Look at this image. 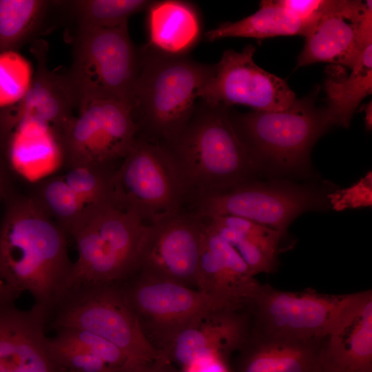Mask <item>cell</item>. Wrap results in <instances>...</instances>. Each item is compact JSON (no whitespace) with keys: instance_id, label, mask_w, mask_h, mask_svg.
<instances>
[{"instance_id":"cell-1","label":"cell","mask_w":372,"mask_h":372,"mask_svg":"<svg viewBox=\"0 0 372 372\" xmlns=\"http://www.w3.org/2000/svg\"><path fill=\"white\" fill-rule=\"evenodd\" d=\"M72 264L67 234L32 196L12 199L0 226V280L29 293L49 320Z\"/></svg>"},{"instance_id":"cell-2","label":"cell","mask_w":372,"mask_h":372,"mask_svg":"<svg viewBox=\"0 0 372 372\" xmlns=\"http://www.w3.org/2000/svg\"><path fill=\"white\" fill-rule=\"evenodd\" d=\"M162 146L174 161L191 196L232 187L251 180L258 171L228 107L202 102L178 136Z\"/></svg>"},{"instance_id":"cell-3","label":"cell","mask_w":372,"mask_h":372,"mask_svg":"<svg viewBox=\"0 0 372 372\" xmlns=\"http://www.w3.org/2000/svg\"><path fill=\"white\" fill-rule=\"evenodd\" d=\"M132 95V112L139 137L165 145L191 119L196 101L214 65L187 56H168L145 46Z\"/></svg>"},{"instance_id":"cell-4","label":"cell","mask_w":372,"mask_h":372,"mask_svg":"<svg viewBox=\"0 0 372 372\" xmlns=\"http://www.w3.org/2000/svg\"><path fill=\"white\" fill-rule=\"evenodd\" d=\"M147 228L134 213L114 204L87 208L71 236L77 258L61 296L80 286L121 283L133 275L138 267Z\"/></svg>"},{"instance_id":"cell-5","label":"cell","mask_w":372,"mask_h":372,"mask_svg":"<svg viewBox=\"0 0 372 372\" xmlns=\"http://www.w3.org/2000/svg\"><path fill=\"white\" fill-rule=\"evenodd\" d=\"M318 89L282 111L231 114L233 125L258 170L296 172L308 166L315 142L332 125L325 107H317Z\"/></svg>"},{"instance_id":"cell-6","label":"cell","mask_w":372,"mask_h":372,"mask_svg":"<svg viewBox=\"0 0 372 372\" xmlns=\"http://www.w3.org/2000/svg\"><path fill=\"white\" fill-rule=\"evenodd\" d=\"M140 63V51L131 41L127 23L111 28L75 30L72 63L63 76L77 109L97 99L122 101L132 108Z\"/></svg>"},{"instance_id":"cell-7","label":"cell","mask_w":372,"mask_h":372,"mask_svg":"<svg viewBox=\"0 0 372 372\" xmlns=\"http://www.w3.org/2000/svg\"><path fill=\"white\" fill-rule=\"evenodd\" d=\"M371 290L333 295L260 285L247 307L251 329L270 337L323 340L354 313Z\"/></svg>"},{"instance_id":"cell-8","label":"cell","mask_w":372,"mask_h":372,"mask_svg":"<svg viewBox=\"0 0 372 372\" xmlns=\"http://www.w3.org/2000/svg\"><path fill=\"white\" fill-rule=\"evenodd\" d=\"M112 187L114 205L147 225L181 211L189 195L166 148L139 136L115 169Z\"/></svg>"},{"instance_id":"cell-9","label":"cell","mask_w":372,"mask_h":372,"mask_svg":"<svg viewBox=\"0 0 372 372\" xmlns=\"http://www.w3.org/2000/svg\"><path fill=\"white\" fill-rule=\"evenodd\" d=\"M87 331L110 342L133 361L161 360L144 336L121 283L80 286L65 291L48 324Z\"/></svg>"},{"instance_id":"cell-10","label":"cell","mask_w":372,"mask_h":372,"mask_svg":"<svg viewBox=\"0 0 372 372\" xmlns=\"http://www.w3.org/2000/svg\"><path fill=\"white\" fill-rule=\"evenodd\" d=\"M193 202L194 213L204 218L241 217L282 234L301 213L324 209L329 205L327 195L313 186L252 179L226 189L194 195Z\"/></svg>"},{"instance_id":"cell-11","label":"cell","mask_w":372,"mask_h":372,"mask_svg":"<svg viewBox=\"0 0 372 372\" xmlns=\"http://www.w3.org/2000/svg\"><path fill=\"white\" fill-rule=\"evenodd\" d=\"M138 127L132 108L112 99L92 101L66 125L59 138L67 167L99 164L114 167L133 148Z\"/></svg>"},{"instance_id":"cell-12","label":"cell","mask_w":372,"mask_h":372,"mask_svg":"<svg viewBox=\"0 0 372 372\" xmlns=\"http://www.w3.org/2000/svg\"><path fill=\"white\" fill-rule=\"evenodd\" d=\"M121 285L144 336L161 358L174 336L197 317L225 309L201 291L138 271Z\"/></svg>"},{"instance_id":"cell-13","label":"cell","mask_w":372,"mask_h":372,"mask_svg":"<svg viewBox=\"0 0 372 372\" xmlns=\"http://www.w3.org/2000/svg\"><path fill=\"white\" fill-rule=\"evenodd\" d=\"M256 48L227 50L203 86L199 99L213 106L244 105L258 111H282L296 99L287 82L263 70L254 61Z\"/></svg>"},{"instance_id":"cell-14","label":"cell","mask_w":372,"mask_h":372,"mask_svg":"<svg viewBox=\"0 0 372 372\" xmlns=\"http://www.w3.org/2000/svg\"><path fill=\"white\" fill-rule=\"evenodd\" d=\"M204 218L183 213L147 225L136 271L196 289Z\"/></svg>"},{"instance_id":"cell-15","label":"cell","mask_w":372,"mask_h":372,"mask_svg":"<svg viewBox=\"0 0 372 372\" xmlns=\"http://www.w3.org/2000/svg\"><path fill=\"white\" fill-rule=\"evenodd\" d=\"M304 37L298 68L327 62L352 69L372 44L371 1L336 0Z\"/></svg>"},{"instance_id":"cell-16","label":"cell","mask_w":372,"mask_h":372,"mask_svg":"<svg viewBox=\"0 0 372 372\" xmlns=\"http://www.w3.org/2000/svg\"><path fill=\"white\" fill-rule=\"evenodd\" d=\"M260 284L236 249L205 221L196 289L225 309H247Z\"/></svg>"},{"instance_id":"cell-17","label":"cell","mask_w":372,"mask_h":372,"mask_svg":"<svg viewBox=\"0 0 372 372\" xmlns=\"http://www.w3.org/2000/svg\"><path fill=\"white\" fill-rule=\"evenodd\" d=\"M250 329L251 318L247 309L208 311L174 336L162 360L181 368L207 353H218L229 360L246 340Z\"/></svg>"},{"instance_id":"cell-18","label":"cell","mask_w":372,"mask_h":372,"mask_svg":"<svg viewBox=\"0 0 372 372\" xmlns=\"http://www.w3.org/2000/svg\"><path fill=\"white\" fill-rule=\"evenodd\" d=\"M48 318L39 306L0 304V372H54L48 351Z\"/></svg>"},{"instance_id":"cell-19","label":"cell","mask_w":372,"mask_h":372,"mask_svg":"<svg viewBox=\"0 0 372 372\" xmlns=\"http://www.w3.org/2000/svg\"><path fill=\"white\" fill-rule=\"evenodd\" d=\"M37 60L34 79L14 110L6 114L0 124L6 130L25 123H36L48 127L57 142L77 108L74 95L63 76L52 73L46 65L45 49L34 51Z\"/></svg>"},{"instance_id":"cell-20","label":"cell","mask_w":372,"mask_h":372,"mask_svg":"<svg viewBox=\"0 0 372 372\" xmlns=\"http://www.w3.org/2000/svg\"><path fill=\"white\" fill-rule=\"evenodd\" d=\"M325 340L270 337L250 329L231 372H326L321 360Z\"/></svg>"},{"instance_id":"cell-21","label":"cell","mask_w":372,"mask_h":372,"mask_svg":"<svg viewBox=\"0 0 372 372\" xmlns=\"http://www.w3.org/2000/svg\"><path fill=\"white\" fill-rule=\"evenodd\" d=\"M147 11L150 50L168 56H187L202 34L201 19L191 3L179 0L152 1Z\"/></svg>"},{"instance_id":"cell-22","label":"cell","mask_w":372,"mask_h":372,"mask_svg":"<svg viewBox=\"0 0 372 372\" xmlns=\"http://www.w3.org/2000/svg\"><path fill=\"white\" fill-rule=\"evenodd\" d=\"M321 360L326 372H372V293L326 339Z\"/></svg>"},{"instance_id":"cell-23","label":"cell","mask_w":372,"mask_h":372,"mask_svg":"<svg viewBox=\"0 0 372 372\" xmlns=\"http://www.w3.org/2000/svg\"><path fill=\"white\" fill-rule=\"evenodd\" d=\"M351 70L347 75L339 65L329 70L325 108L332 125L348 127L358 105L372 92V44L365 48Z\"/></svg>"},{"instance_id":"cell-24","label":"cell","mask_w":372,"mask_h":372,"mask_svg":"<svg viewBox=\"0 0 372 372\" xmlns=\"http://www.w3.org/2000/svg\"><path fill=\"white\" fill-rule=\"evenodd\" d=\"M59 19L61 1L0 0V54L30 41Z\"/></svg>"},{"instance_id":"cell-25","label":"cell","mask_w":372,"mask_h":372,"mask_svg":"<svg viewBox=\"0 0 372 372\" xmlns=\"http://www.w3.org/2000/svg\"><path fill=\"white\" fill-rule=\"evenodd\" d=\"M311 25L289 14L276 0L261 1L255 13L235 22H225L205 32L207 41L227 37L265 39L278 36L305 37Z\"/></svg>"},{"instance_id":"cell-26","label":"cell","mask_w":372,"mask_h":372,"mask_svg":"<svg viewBox=\"0 0 372 372\" xmlns=\"http://www.w3.org/2000/svg\"><path fill=\"white\" fill-rule=\"evenodd\" d=\"M148 0L63 1V19H70L75 30L111 28L127 23L134 14L146 10Z\"/></svg>"},{"instance_id":"cell-27","label":"cell","mask_w":372,"mask_h":372,"mask_svg":"<svg viewBox=\"0 0 372 372\" xmlns=\"http://www.w3.org/2000/svg\"><path fill=\"white\" fill-rule=\"evenodd\" d=\"M32 197L69 236L81 223L87 208L63 176H53L39 180L34 186Z\"/></svg>"},{"instance_id":"cell-28","label":"cell","mask_w":372,"mask_h":372,"mask_svg":"<svg viewBox=\"0 0 372 372\" xmlns=\"http://www.w3.org/2000/svg\"><path fill=\"white\" fill-rule=\"evenodd\" d=\"M114 167L99 164H83L68 168L63 176L68 185L86 208L114 204L112 177Z\"/></svg>"},{"instance_id":"cell-29","label":"cell","mask_w":372,"mask_h":372,"mask_svg":"<svg viewBox=\"0 0 372 372\" xmlns=\"http://www.w3.org/2000/svg\"><path fill=\"white\" fill-rule=\"evenodd\" d=\"M55 331L56 334L49 338L51 342L96 355L114 370L121 368L129 360L127 355L114 344L91 332L71 327L60 328Z\"/></svg>"},{"instance_id":"cell-30","label":"cell","mask_w":372,"mask_h":372,"mask_svg":"<svg viewBox=\"0 0 372 372\" xmlns=\"http://www.w3.org/2000/svg\"><path fill=\"white\" fill-rule=\"evenodd\" d=\"M237 232L260 249L270 258L277 260V250L282 234L249 219L234 216L208 218Z\"/></svg>"},{"instance_id":"cell-31","label":"cell","mask_w":372,"mask_h":372,"mask_svg":"<svg viewBox=\"0 0 372 372\" xmlns=\"http://www.w3.org/2000/svg\"><path fill=\"white\" fill-rule=\"evenodd\" d=\"M205 220L215 232L236 249L254 276L261 272L270 273L275 271L277 260L268 256L237 232L213 219L205 218Z\"/></svg>"},{"instance_id":"cell-32","label":"cell","mask_w":372,"mask_h":372,"mask_svg":"<svg viewBox=\"0 0 372 372\" xmlns=\"http://www.w3.org/2000/svg\"><path fill=\"white\" fill-rule=\"evenodd\" d=\"M47 347L50 358L56 369L73 372H113L101 358L74 349L58 345L48 337Z\"/></svg>"},{"instance_id":"cell-33","label":"cell","mask_w":372,"mask_h":372,"mask_svg":"<svg viewBox=\"0 0 372 372\" xmlns=\"http://www.w3.org/2000/svg\"><path fill=\"white\" fill-rule=\"evenodd\" d=\"M327 198L330 206L336 211L371 206V172L353 186L327 194Z\"/></svg>"},{"instance_id":"cell-34","label":"cell","mask_w":372,"mask_h":372,"mask_svg":"<svg viewBox=\"0 0 372 372\" xmlns=\"http://www.w3.org/2000/svg\"><path fill=\"white\" fill-rule=\"evenodd\" d=\"M294 18L311 25L333 6L335 0H276Z\"/></svg>"},{"instance_id":"cell-35","label":"cell","mask_w":372,"mask_h":372,"mask_svg":"<svg viewBox=\"0 0 372 372\" xmlns=\"http://www.w3.org/2000/svg\"><path fill=\"white\" fill-rule=\"evenodd\" d=\"M20 94L18 59L12 52L0 54V106L14 101Z\"/></svg>"},{"instance_id":"cell-36","label":"cell","mask_w":372,"mask_h":372,"mask_svg":"<svg viewBox=\"0 0 372 372\" xmlns=\"http://www.w3.org/2000/svg\"><path fill=\"white\" fill-rule=\"evenodd\" d=\"M181 372H231L229 360L218 353L200 355L182 368Z\"/></svg>"},{"instance_id":"cell-37","label":"cell","mask_w":372,"mask_h":372,"mask_svg":"<svg viewBox=\"0 0 372 372\" xmlns=\"http://www.w3.org/2000/svg\"><path fill=\"white\" fill-rule=\"evenodd\" d=\"M113 372H173L170 364L161 360L154 361L128 360Z\"/></svg>"},{"instance_id":"cell-38","label":"cell","mask_w":372,"mask_h":372,"mask_svg":"<svg viewBox=\"0 0 372 372\" xmlns=\"http://www.w3.org/2000/svg\"><path fill=\"white\" fill-rule=\"evenodd\" d=\"M20 296V293L12 289L0 280V304L6 302H15Z\"/></svg>"},{"instance_id":"cell-39","label":"cell","mask_w":372,"mask_h":372,"mask_svg":"<svg viewBox=\"0 0 372 372\" xmlns=\"http://www.w3.org/2000/svg\"><path fill=\"white\" fill-rule=\"evenodd\" d=\"M366 125L368 128V130L371 129L372 125V121H371V107L370 105V107H368L366 110Z\"/></svg>"},{"instance_id":"cell-40","label":"cell","mask_w":372,"mask_h":372,"mask_svg":"<svg viewBox=\"0 0 372 372\" xmlns=\"http://www.w3.org/2000/svg\"><path fill=\"white\" fill-rule=\"evenodd\" d=\"M3 188V178L1 171L0 169V197L2 194Z\"/></svg>"},{"instance_id":"cell-41","label":"cell","mask_w":372,"mask_h":372,"mask_svg":"<svg viewBox=\"0 0 372 372\" xmlns=\"http://www.w3.org/2000/svg\"><path fill=\"white\" fill-rule=\"evenodd\" d=\"M67 372H73V371H67Z\"/></svg>"},{"instance_id":"cell-42","label":"cell","mask_w":372,"mask_h":372,"mask_svg":"<svg viewBox=\"0 0 372 372\" xmlns=\"http://www.w3.org/2000/svg\"><path fill=\"white\" fill-rule=\"evenodd\" d=\"M54 372H56V371H54Z\"/></svg>"}]
</instances>
